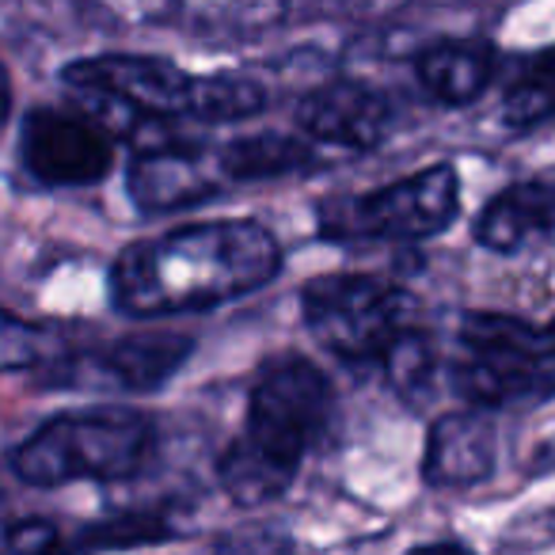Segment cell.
<instances>
[{
  "instance_id": "cell-3",
  "label": "cell",
  "mask_w": 555,
  "mask_h": 555,
  "mask_svg": "<svg viewBox=\"0 0 555 555\" xmlns=\"http://www.w3.org/2000/svg\"><path fill=\"white\" fill-rule=\"evenodd\" d=\"M339 392L305 354H278L255 370L240 434L217 456V483L240 509L270 506L301 476L305 456L335 423Z\"/></svg>"
},
{
  "instance_id": "cell-13",
  "label": "cell",
  "mask_w": 555,
  "mask_h": 555,
  "mask_svg": "<svg viewBox=\"0 0 555 555\" xmlns=\"http://www.w3.org/2000/svg\"><path fill=\"white\" fill-rule=\"evenodd\" d=\"M547 236H555V168L494 191L472 221V240L494 255H517Z\"/></svg>"
},
{
  "instance_id": "cell-6",
  "label": "cell",
  "mask_w": 555,
  "mask_h": 555,
  "mask_svg": "<svg viewBox=\"0 0 555 555\" xmlns=\"http://www.w3.org/2000/svg\"><path fill=\"white\" fill-rule=\"evenodd\" d=\"M309 335L347 365L385 362L418 324V297L392 278L365 270H324L301 286Z\"/></svg>"
},
{
  "instance_id": "cell-11",
  "label": "cell",
  "mask_w": 555,
  "mask_h": 555,
  "mask_svg": "<svg viewBox=\"0 0 555 555\" xmlns=\"http://www.w3.org/2000/svg\"><path fill=\"white\" fill-rule=\"evenodd\" d=\"M294 118L312 145H335L350 153H373L396 130V107L388 92L354 77H335L305 92Z\"/></svg>"
},
{
  "instance_id": "cell-10",
  "label": "cell",
  "mask_w": 555,
  "mask_h": 555,
  "mask_svg": "<svg viewBox=\"0 0 555 555\" xmlns=\"http://www.w3.org/2000/svg\"><path fill=\"white\" fill-rule=\"evenodd\" d=\"M214 153L217 145H206L202 138L133 153L126 160V198L145 217L194 209L202 202L217 198L229 183L217 171Z\"/></svg>"
},
{
  "instance_id": "cell-4",
  "label": "cell",
  "mask_w": 555,
  "mask_h": 555,
  "mask_svg": "<svg viewBox=\"0 0 555 555\" xmlns=\"http://www.w3.org/2000/svg\"><path fill=\"white\" fill-rule=\"evenodd\" d=\"M441 385L476 411H514L555 400V317L461 309L441 343Z\"/></svg>"
},
{
  "instance_id": "cell-22",
  "label": "cell",
  "mask_w": 555,
  "mask_h": 555,
  "mask_svg": "<svg viewBox=\"0 0 555 555\" xmlns=\"http://www.w3.org/2000/svg\"><path fill=\"white\" fill-rule=\"evenodd\" d=\"M403 555H476L461 540H426V544H411Z\"/></svg>"
},
{
  "instance_id": "cell-17",
  "label": "cell",
  "mask_w": 555,
  "mask_h": 555,
  "mask_svg": "<svg viewBox=\"0 0 555 555\" xmlns=\"http://www.w3.org/2000/svg\"><path fill=\"white\" fill-rule=\"evenodd\" d=\"M502 126L514 133L555 122V47L525 54L502 88Z\"/></svg>"
},
{
  "instance_id": "cell-14",
  "label": "cell",
  "mask_w": 555,
  "mask_h": 555,
  "mask_svg": "<svg viewBox=\"0 0 555 555\" xmlns=\"http://www.w3.org/2000/svg\"><path fill=\"white\" fill-rule=\"evenodd\" d=\"M502 54L494 42L479 39H434L415 54V80L441 107H468L483 100L487 88L499 80Z\"/></svg>"
},
{
  "instance_id": "cell-1",
  "label": "cell",
  "mask_w": 555,
  "mask_h": 555,
  "mask_svg": "<svg viewBox=\"0 0 555 555\" xmlns=\"http://www.w3.org/2000/svg\"><path fill=\"white\" fill-rule=\"evenodd\" d=\"M282 267L286 251L262 221H191L126 244L111 262L107 297L130 320L206 312L259 294Z\"/></svg>"
},
{
  "instance_id": "cell-5",
  "label": "cell",
  "mask_w": 555,
  "mask_h": 555,
  "mask_svg": "<svg viewBox=\"0 0 555 555\" xmlns=\"http://www.w3.org/2000/svg\"><path fill=\"white\" fill-rule=\"evenodd\" d=\"M160 426L130 403H88L42 418L9 456L12 476L35 491L122 483L153 464Z\"/></svg>"
},
{
  "instance_id": "cell-7",
  "label": "cell",
  "mask_w": 555,
  "mask_h": 555,
  "mask_svg": "<svg viewBox=\"0 0 555 555\" xmlns=\"http://www.w3.org/2000/svg\"><path fill=\"white\" fill-rule=\"evenodd\" d=\"M461 217V176L453 164H426L377 191H339L317 202V236L335 247L423 244Z\"/></svg>"
},
{
  "instance_id": "cell-15",
  "label": "cell",
  "mask_w": 555,
  "mask_h": 555,
  "mask_svg": "<svg viewBox=\"0 0 555 555\" xmlns=\"http://www.w3.org/2000/svg\"><path fill=\"white\" fill-rule=\"evenodd\" d=\"M217 171L224 183H278L320 168L317 145L305 133L259 130L217 145Z\"/></svg>"
},
{
  "instance_id": "cell-8",
  "label": "cell",
  "mask_w": 555,
  "mask_h": 555,
  "mask_svg": "<svg viewBox=\"0 0 555 555\" xmlns=\"http://www.w3.org/2000/svg\"><path fill=\"white\" fill-rule=\"evenodd\" d=\"M194 347V335L183 332H133L80 347L57 343L54 354L35 370V385L62 392H160L191 362Z\"/></svg>"
},
{
  "instance_id": "cell-16",
  "label": "cell",
  "mask_w": 555,
  "mask_h": 555,
  "mask_svg": "<svg viewBox=\"0 0 555 555\" xmlns=\"http://www.w3.org/2000/svg\"><path fill=\"white\" fill-rule=\"evenodd\" d=\"M183 525L164 506H130L115 509L95 521H80L73 529L62 525V552L57 555H111V552H138L164 540H176Z\"/></svg>"
},
{
  "instance_id": "cell-2",
  "label": "cell",
  "mask_w": 555,
  "mask_h": 555,
  "mask_svg": "<svg viewBox=\"0 0 555 555\" xmlns=\"http://www.w3.org/2000/svg\"><path fill=\"white\" fill-rule=\"evenodd\" d=\"M69 100L103 122L133 153L186 141L179 122L229 126L267 111V88L244 73H186L153 54L77 57L57 73Z\"/></svg>"
},
{
  "instance_id": "cell-20",
  "label": "cell",
  "mask_w": 555,
  "mask_h": 555,
  "mask_svg": "<svg viewBox=\"0 0 555 555\" xmlns=\"http://www.w3.org/2000/svg\"><path fill=\"white\" fill-rule=\"evenodd\" d=\"M62 552V525L54 517H20L4 529V555H57Z\"/></svg>"
},
{
  "instance_id": "cell-9",
  "label": "cell",
  "mask_w": 555,
  "mask_h": 555,
  "mask_svg": "<svg viewBox=\"0 0 555 555\" xmlns=\"http://www.w3.org/2000/svg\"><path fill=\"white\" fill-rule=\"evenodd\" d=\"M16 164L35 186H95L115 171L118 138L88 111L39 103L24 115L16 133Z\"/></svg>"
},
{
  "instance_id": "cell-12",
  "label": "cell",
  "mask_w": 555,
  "mask_h": 555,
  "mask_svg": "<svg viewBox=\"0 0 555 555\" xmlns=\"http://www.w3.org/2000/svg\"><path fill=\"white\" fill-rule=\"evenodd\" d=\"M499 464V423L491 411H446L430 423L418 476L430 491H472Z\"/></svg>"
},
{
  "instance_id": "cell-21",
  "label": "cell",
  "mask_w": 555,
  "mask_h": 555,
  "mask_svg": "<svg viewBox=\"0 0 555 555\" xmlns=\"http://www.w3.org/2000/svg\"><path fill=\"white\" fill-rule=\"evenodd\" d=\"M547 476H555V434L540 438L532 446L529 461H525V479H547Z\"/></svg>"
},
{
  "instance_id": "cell-18",
  "label": "cell",
  "mask_w": 555,
  "mask_h": 555,
  "mask_svg": "<svg viewBox=\"0 0 555 555\" xmlns=\"http://www.w3.org/2000/svg\"><path fill=\"white\" fill-rule=\"evenodd\" d=\"M57 339L42 335L39 327L24 324L16 312H4V335H0V362L9 373H20V370H39L50 354H54Z\"/></svg>"
},
{
  "instance_id": "cell-19",
  "label": "cell",
  "mask_w": 555,
  "mask_h": 555,
  "mask_svg": "<svg viewBox=\"0 0 555 555\" xmlns=\"http://www.w3.org/2000/svg\"><path fill=\"white\" fill-rule=\"evenodd\" d=\"M297 544L282 525L274 521H247L221 532L209 547V555H294Z\"/></svg>"
}]
</instances>
